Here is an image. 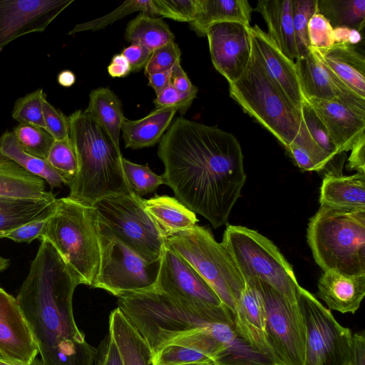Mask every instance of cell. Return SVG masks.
Segmentation results:
<instances>
[{
  "label": "cell",
  "mask_w": 365,
  "mask_h": 365,
  "mask_svg": "<svg viewBox=\"0 0 365 365\" xmlns=\"http://www.w3.org/2000/svg\"><path fill=\"white\" fill-rule=\"evenodd\" d=\"M164 184L214 228L227 223L246 181L241 145L231 133L178 117L159 141Z\"/></svg>",
  "instance_id": "cell-1"
},
{
  "label": "cell",
  "mask_w": 365,
  "mask_h": 365,
  "mask_svg": "<svg viewBox=\"0 0 365 365\" xmlns=\"http://www.w3.org/2000/svg\"><path fill=\"white\" fill-rule=\"evenodd\" d=\"M79 284L55 247L41 240L16 299L44 365H94L97 349L86 341L73 316Z\"/></svg>",
  "instance_id": "cell-2"
},
{
  "label": "cell",
  "mask_w": 365,
  "mask_h": 365,
  "mask_svg": "<svg viewBox=\"0 0 365 365\" xmlns=\"http://www.w3.org/2000/svg\"><path fill=\"white\" fill-rule=\"evenodd\" d=\"M68 118L69 138L78 162L68 197L92 205L106 196L131 192L123 171L120 147L85 110H77Z\"/></svg>",
  "instance_id": "cell-3"
},
{
  "label": "cell",
  "mask_w": 365,
  "mask_h": 365,
  "mask_svg": "<svg viewBox=\"0 0 365 365\" xmlns=\"http://www.w3.org/2000/svg\"><path fill=\"white\" fill-rule=\"evenodd\" d=\"M307 237L324 272L365 274V211L320 206L309 220Z\"/></svg>",
  "instance_id": "cell-4"
},
{
  "label": "cell",
  "mask_w": 365,
  "mask_h": 365,
  "mask_svg": "<svg viewBox=\"0 0 365 365\" xmlns=\"http://www.w3.org/2000/svg\"><path fill=\"white\" fill-rule=\"evenodd\" d=\"M98 215L92 205L66 197L56 199L40 240L58 252L81 284L92 286L100 264Z\"/></svg>",
  "instance_id": "cell-5"
},
{
  "label": "cell",
  "mask_w": 365,
  "mask_h": 365,
  "mask_svg": "<svg viewBox=\"0 0 365 365\" xmlns=\"http://www.w3.org/2000/svg\"><path fill=\"white\" fill-rule=\"evenodd\" d=\"M229 91L242 110L284 148L294 140L300 127L301 113L279 91L252 52L241 76L229 83Z\"/></svg>",
  "instance_id": "cell-6"
},
{
  "label": "cell",
  "mask_w": 365,
  "mask_h": 365,
  "mask_svg": "<svg viewBox=\"0 0 365 365\" xmlns=\"http://www.w3.org/2000/svg\"><path fill=\"white\" fill-rule=\"evenodd\" d=\"M165 244L199 273L233 317L245 282L222 243L196 225L168 237Z\"/></svg>",
  "instance_id": "cell-7"
},
{
  "label": "cell",
  "mask_w": 365,
  "mask_h": 365,
  "mask_svg": "<svg viewBox=\"0 0 365 365\" xmlns=\"http://www.w3.org/2000/svg\"><path fill=\"white\" fill-rule=\"evenodd\" d=\"M221 243L245 281L260 280L289 299L297 301L301 286L292 265L271 240L256 230L228 225Z\"/></svg>",
  "instance_id": "cell-8"
},
{
  "label": "cell",
  "mask_w": 365,
  "mask_h": 365,
  "mask_svg": "<svg viewBox=\"0 0 365 365\" xmlns=\"http://www.w3.org/2000/svg\"><path fill=\"white\" fill-rule=\"evenodd\" d=\"M100 264L92 287L118 297L155 289L160 260L148 262L98 217Z\"/></svg>",
  "instance_id": "cell-9"
},
{
  "label": "cell",
  "mask_w": 365,
  "mask_h": 365,
  "mask_svg": "<svg viewBox=\"0 0 365 365\" xmlns=\"http://www.w3.org/2000/svg\"><path fill=\"white\" fill-rule=\"evenodd\" d=\"M92 206L112 232L141 258L148 262L160 260L166 239L140 196L133 191L111 195Z\"/></svg>",
  "instance_id": "cell-10"
},
{
  "label": "cell",
  "mask_w": 365,
  "mask_h": 365,
  "mask_svg": "<svg viewBox=\"0 0 365 365\" xmlns=\"http://www.w3.org/2000/svg\"><path fill=\"white\" fill-rule=\"evenodd\" d=\"M245 282L255 287L261 299L267 339L277 365H304L306 329L297 301L289 299L260 280Z\"/></svg>",
  "instance_id": "cell-11"
},
{
  "label": "cell",
  "mask_w": 365,
  "mask_h": 365,
  "mask_svg": "<svg viewBox=\"0 0 365 365\" xmlns=\"http://www.w3.org/2000/svg\"><path fill=\"white\" fill-rule=\"evenodd\" d=\"M155 289L200 313L210 322L234 326L232 314L210 286L165 243Z\"/></svg>",
  "instance_id": "cell-12"
},
{
  "label": "cell",
  "mask_w": 365,
  "mask_h": 365,
  "mask_svg": "<svg viewBox=\"0 0 365 365\" xmlns=\"http://www.w3.org/2000/svg\"><path fill=\"white\" fill-rule=\"evenodd\" d=\"M297 301L306 329L304 365H344L352 356V334L331 311L300 287Z\"/></svg>",
  "instance_id": "cell-13"
},
{
  "label": "cell",
  "mask_w": 365,
  "mask_h": 365,
  "mask_svg": "<svg viewBox=\"0 0 365 365\" xmlns=\"http://www.w3.org/2000/svg\"><path fill=\"white\" fill-rule=\"evenodd\" d=\"M74 0H0V52L23 36L42 33Z\"/></svg>",
  "instance_id": "cell-14"
},
{
  "label": "cell",
  "mask_w": 365,
  "mask_h": 365,
  "mask_svg": "<svg viewBox=\"0 0 365 365\" xmlns=\"http://www.w3.org/2000/svg\"><path fill=\"white\" fill-rule=\"evenodd\" d=\"M250 27L238 22H222L212 26L206 34L212 64L228 83L238 79L250 62Z\"/></svg>",
  "instance_id": "cell-15"
},
{
  "label": "cell",
  "mask_w": 365,
  "mask_h": 365,
  "mask_svg": "<svg viewBox=\"0 0 365 365\" xmlns=\"http://www.w3.org/2000/svg\"><path fill=\"white\" fill-rule=\"evenodd\" d=\"M252 54L289 103L299 113L304 98L295 62L287 57L258 25L250 27Z\"/></svg>",
  "instance_id": "cell-16"
},
{
  "label": "cell",
  "mask_w": 365,
  "mask_h": 365,
  "mask_svg": "<svg viewBox=\"0 0 365 365\" xmlns=\"http://www.w3.org/2000/svg\"><path fill=\"white\" fill-rule=\"evenodd\" d=\"M0 354L29 363L38 350L24 314L16 300L0 287Z\"/></svg>",
  "instance_id": "cell-17"
},
{
  "label": "cell",
  "mask_w": 365,
  "mask_h": 365,
  "mask_svg": "<svg viewBox=\"0 0 365 365\" xmlns=\"http://www.w3.org/2000/svg\"><path fill=\"white\" fill-rule=\"evenodd\" d=\"M306 101L325 125L340 153L351 150L365 132V116L338 101L310 98Z\"/></svg>",
  "instance_id": "cell-18"
},
{
  "label": "cell",
  "mask_w": 365,
  "mask_h": 365,
  "mask_svg": "<svg viewBox=\"0 0 365 365\" xmlns=\"http://www.w3.org/2000/svg\"><path fill=\"white\" fill-rule=\"evenodd\" d=\"M233 321L235 331L242 339L274 361L267 339L263 305L258 292L248 282H245L237 302Z\"/></svg>",
  "instance_id": "cell-19"
},
{
  "label": "cell",
  "mask_w": 365,
  "mask_h": 365,
  "mask_svg": "<svg viewBox=\"0 0 365 365\" xmlns=\"http://www.w3.org/2000/svg\"><path fill=\"white\" fill-rule=\"evenodd\" d=\"M298 78L304 100L320 98L339 101L350 88L309 52L296 59Z\"/></svg>",
  "instance_id": "cell-20"
},
{
  "label": "cell",
  "mask_w": 365,
  "mask_h": 365,
  "mask_svg": "<svg viewBox=\"0 0 365 365\" xmlns=\"http://www.w3.org/2000/svg\"><path fill=\"white\" fill-rule=\"evenodd\" d=\"M365 295V274L346 275L324 272L317 283V296L329 310L354 314Z\"/></svg>",
  "instance_id": "cell-21"
},
{
  "label": "cell",
  "mask_w": 365,
  "mask_h": 365,
  "mask_svg": "<svg viewBox=\"0 0 365 365\" xmlns=\"http://www.w3.org/2000/svg\"><path fill=\"white\" fill-rule=\"evenodd\" d=\"M311 49L338 78L365 98V57L356 46L334 43L326 48Z\"/></svg>",
  "instance_id": "cell-22"
},
{
  "label": "cell",
  "mask_w": 365,
  "mask_h": 365,
  "mask_svg": "<svg viewBox=\"0 0 365 365\" xmlns=\"http://www.w3.org/2000/svg\"><path fill=\"white\" fill-rule=\"evenodd\" d=\"M319 202L324 207L365 211V174L329 172L322 180Z\"/></svg>",
  "instance_id": "cell-23"
},
{
  "label": "cell",
  "mask_w": 365,
  "mask_h": 365,
  "mask_svg": "<svg viewBox=\"0 0 365 365\" xmlns=\"http://www.w3.org/2000/svg\"><path fill=\"white\" fill-rule=\"evenodd\" d=\"M56 201L53 194L43 198L0 196V238L27 223L50 217Z\"/></svg>",
  "instance_id": "cell-24"
},
{
  "label": "cell",
  "mask_w": 365,
  "mask_h": 365,
  "mask_svg": "<svg viewBox=\"0 0 365 365\" xmlns=\"http://www.w3.org/2000/svg\"><path fill=\"white\" fill-rule=\"evenodd\" d=\"M255 10L263 17L268 36L289 59L298 58L292 0H259Z\"/></svg>",
  "instance_id": "cell-25"
},
{
  "label": "cell",
  "mask_w": 365,
  "mask_h": 365,
  "mask_svg": "<svg viewBox=\"0 0 365 365\" xmlns=\"http://www.w3.org/2000/svg\"><path fill=\"white\" fill-rule=\"evenodd\" d=\"M108 333L117 345L123 365H155L150 346L119 307L109 315Z\"/></svg>",
  "instance_id": "cell-26"
},
{
  "label": "cell",
  "mask_w": 365,
  "mask_h": 365,
  "mask_svg": "<svg viewBox=\"0 0 365 365\" xmlns=\"http://www.w3.org/2000/svg\"><path fill=\"white\" fill-rule=\"evenodd\" d=\"M177 110L172 108H156L138 120L125 118L122 136L125 147L133 150L155 145L173 122Z\"/></svg>",
  "instance_id": "cell-27"
},
{
  "label": "cell",
  "mask_w": 365,
  "mask_h": 365,
  "mask_svg": "<svg viewBox=\"0 0 365 365\" xmlns=\"http://www.w3.org/2000/svg\"><path fill=\"white\" fill-rule=\"evenodd\" d=\"M253 9L247 0H199L195 19L190 28L200 37L208 29L222 22H238L250 26Z\"/></svg>",
  "instance_id": "cell-28"
},
{
  "label": "cell",
  "mask_w": 365,
  "mask_h": 365,
  "mask_svg": "<svg viewBox=\"0 0 365 365\" xmlns=\"http://www.w3.org/2000/svg\"><path fill=\"white\" fill-rule=\"evenodd\" d=\"M143 203L165 239L193 227L198 222L195 212L175 197L155 195L143 200Z\"/></svg>",
  "instance_id": "cell-29"
},
{
  "label": "cell",
  "mask_w": 365,
  "mask_h": 365,
  "mask_svg": "<svg viewBox=\"0 0 365 365\" xmlns=\"http://www.w3.org/2000/svg\"><path fill=\"white\" fill-rule=\"evenodd\" d=\"M85 112L95 119L114 144L120 147V133L125 118L122 103L114 92L106 87L92 90Z\"/></svg>",
  "instance_id": "cell-30"
},
{
  "label": "cell",
  "mask_w": 365,
  "mask_h": 365,
  "mask_svg": "<svg viewBox=\"0 0 365 365\" xmlns=\"http://www.w3.org/2000/svg\"><path fill=\"white\" fill-rule=\"evenodd\" d=\"M52 194L46 191L44 180L0 155V196L43 198Z\"/></svg>",
  "instance_id": "cell-31"
},
{
  "label": "cell",
  "mask_w": 365,
  "mask_h": 365,
  "mask_svg": "<svg viewBox=\"0 0 365 365\" xmlns=\"http://www.w3.org/2000/svg\"><path fill=\"white\" fill-rule=\"evenodd\" d=\"M0 155L14 161L31 175L42 178L52 188L66 185L62 175L46 160L30 155L21 148L12 130H6L0 136Z\"/></svg>",
  "instance_id": "cell-32"
},
{
  "label": "cell",
  "mask_w": 365,
  "mask_h": 365,
  "mask_svg": "<svg viewBox=\"0 0 365 365\" xmlns=\"http://www.w3.org/2000/svg\"><path fill=\"white\" fill-rule=\"evenodd\" d=\"M300 128L315 157L328 165L340 153L325 125L312 106L304 101L301 109Z\"/></svg>",
  "instance_id": "cell-33"
},
{
  "label": "cell",
  "mask_w": 365,
  "mask_h": 365,
  "mask_svg": "<svg viewBox=\"0 0 365 365\" xmlns=\"http://www.w3.org/2000/svg\"><path fill=\"white\" fill-rule=\"evenodd\" d=\"M125 38L139 43L151 52L174 41V34L162 18L140 13L127 25Z\"/></svg>",
  "instance_id": "cell-34"
},
{
  "label": "cell",
  "mask_w": 365,
  "mask_h": 365,
  "mask_svg": "<svg viewBox=\"0 0 365 365\" xmlns=\"http://www.w3.org/2000/svg\"><path fill=\"white\" fill-rule=\"evenodd\" d=\"M317 12L334 29L347 27L361 32L365 26V0H317Z\"/></svg>",
  "instance_id": "cell-35"
},
{
  "label": "cell",
  "mask_w": 365,
  "mask_h": 365,
  "mask_svg": "<svg viewBox=\"0 0 365 365\" xmlns=\"http://www.w3.org/2000/svg\"><path fill=\"white\" fill-rule=\"evenodd\" d=\"M140 11L150 16L157 15V11L153 5V0H129L125 1L117 9L108 13L106 16L94 20L76 24L68 33V35H74L77 33L86 31H98L112 24L115 21L136 12Z\"/></svg>",
  "instance_id": "cell-36"
},
{
  "label": "cell",
  "mask_w": 365,
  "mask_h": 365,
  "mask_svg": "<svg viewBox=\"0 0 365 365\" xmlns=\"http://www.w3.org/2000/svg\"><path fill=\"white\" fill-rule=\"evenodd\" d=\"M46 99V93L41 88L19 98L11 110L12 118L19 123L45 129L43 103Z\"/></svg>",
  "instance_id": "cell-37"
},
{
  "label": "cell",
  "mask_w": 365,
  "mask_h": 365,
  "mask_svg": "<svg viewBox=\"0 0 365 365\" xmlns=\"http://www.w3.org/2000/svg\"><path fill=\"white\" fill-rule=\"evenodd\" d=\"M121 164L129 188L140 197L154 192L164 184L163 175L153 173L147 165L137 164L123 157Z\"/></svg>",
  "instance_id": "cell-38"
},
{
  "label": "cell",
  "mask_w": 365,
  "mask_h": 365,
  "mask_svg": "<svg viewBox=\"0 0 365 365\" xmlns=\"http://www.w3.org/2000/svg\"><path fill=\"white\" fill-rule=\"evenodd\" d=\"M12 132L25 152L45 160L55 140L45 129L31 125L19 123Z\"/></svg>",
  "instance_id": "cell-39"
},
{
  "label": "cell",
  "mask_w": 365,
  "mask_h": 365,
  "mask_svg": "<svg viewBox=\"0 0 365 365\" xmlns=\"http://www.w3.org/2000/svg\"><path fill=\"white\" fill-rule=\"evenodd\" d=\"M292 18L298 58L310 51L308 24L310 18L317 12V0H292Z\"/></svg>",
  "instance_id": "cell-40"
},
{
  "label": "cell",
  "mask_w": 365,
  "mask_h": 365,
  "mask_svg": "<svg viewBox=\"0 0 365 365\" xmlns=\"http://www.w3.org/2000/svg\"><path fill=\"white\" fill-rule=\"evenodd\" d=\"M46 160L62 175L68 186L78 170L77 158L70 138L54 140Z\"/></svg>",
  "instance_id": "cell-41"
},
{
  "label": "cell",
  "mask_w": 365,
  "mask_h": 365,
  "mask_svg": "<svg viewBox=\"0 0 365 365\" xmlns=\"http://www.w3.org/2000/svg\"><path fill=\"white\" fill-rule=\"evenodd\" d=\"M155 365H190L215 363L207 355L176 344L168 345L154 354Z\"/></svg>",
  "instance_id": "cell-42"
},
{
  "label": "cell",
  "mask_w": 365,
  "mask_h": 365,
  "mask_svg": "<svg viewBox=\"0 0 365 365\" xmlns=\"http://www.w3.org/2000/svg\"><path fill=\"white\" fill-rule=\"evenodd\" d=\"M157 15L191 23L196 16L199 0H153Z\"/></svg>",
  "instance_id": "cell-43"
},
{
  "label": "cell",
  "mask_w": 365,
  "mask_h": 365,
  "mask_svg": "<svg viewBox=\"0 0 365 365\" xmlns=\"http://www.w3.org/2000/svg\"><path fill=\"white\" fill-rule=\"evenodd\" d=\"M180 56L181 51L175 41L155 49L144 68L145 76L171 70L180 62Z\"/></svg>",
  "instance_id": "cell-44"
},
{
  "label": "cell",
  "mask_w": 365,
  "mask_h": 365,
  "mask_svg": "<svg viewBox=\"0 0 365 365\" xmlns=\"http://www.w3.org/2000/svg\"><path fill=\"white\" fill-rule=\"evenodd\" d=\"M197 93L198 88L196 86L190 92L181 93L170 83L156 95L153 103L156 108H172L184 114L191 106Z\"/></svg>",
  "instance_id": "cell-45"
},
{
  "label": "cell",
  "mask_w": 365,
  "mask_h": 365,
  "mask_svg": "<svg viewBox=\"0 0 365 365\" xmlns=\"http://www.w3.org/2000/svg\"><path fill=\"white\" fill-rule=\"evenodd\" d=\"M43 116L45 130L55 140L69 138V118L47 99L43 103Z\"/></svg>",
  "instance_id": "cell-46"
},
{
  "label": "cell",
  "mask_w": 365,
  "mask_h": 365,
  "mask_svg": "<svg viewBox=\"0 0 365 365\" xmlns=\"http://www.w3.org/2000/svg\"><path fill=\"white\" fill-rule=\"evenodd\" d=\"M308 36L311 48H326L334 43L333 28L318 12L313 14L309 19Z\"/></svg>",
  "instance_id": "cell-47"
},
{
  "label": "cell",
  "mask_w": 365,
  "mask_h": 365,
  "mask_svg": "<svg viewBox=\"0 0 365 365\" xmlns=\"http://www.w3.org/2000/svg\"><path fill=\"white\" fill-rule=\"evenodd\" d=\"M94 365H123L117 345L109 333L97 348Z\"/></svg>",
  "instance_id": "cell-48"
},
{
  "label": "cell",
  "mask_w": 365,
  "mask_h": 365,
  "mask_svg": "<svg viewBox=\"0 0 365 365\" xmlns=\"http://www.w3.org/2000/svg\"><path fill=\"white\" fill-rule=\"evenodd\" d=\"M48 217L27 223L6 235L5 238L16 242L26 243L39 239Z\"/></svg>",
  "instance_id": "cell-49"
},
{
  "label": "cell",
  "mask_w": 365,
  "mask_h": 365,
  "mask_svg": "<svg viewBox=\"0 0 365 365\" xmlns=\"http://www.w3.org/2000/svg\"><path fill=\"white\" fill-rule=\"evenodd\" d=\"M121 53L128 60L131 72H138L145 68L152 52L139 43H132Z\"/></svg>",
  "instance_id": "cell-50"
},
{
  "label": "cell",
  "mask_w": 365,
  "mask_h": 365,
  "mask_svg": "<svg viewBox=\"0 0 365 365\" xmlns=\"http://www.w3.org/2000/svg\"><path fill=\"white\" fill-rule=\"evenodd\" d=\"M346 169L365 174V133L359 138L351 148Z\"/></svg>",
  "instance_id": "cell-51"
},
{
  "label": "cell",
  "mask_w": 365,
  "mask_h": 365,
  "mask_svg": "<svg viewBox=\"0 0 365 365\" xmlns=\"http://www.w3.org/2000/svg\"><path fill=\"white\" fill-rule=\"evenodd\" d=\"M285 149L299 168L305 171H318L312 158L304 148L292 143Z\"/></svg>",
  "instance_id": "cell-52"
},
{
  "label": "cell",
  "mask_w": 365,
  "mask_h": 365,
  "mask_svg": "<svg viewBox=\"0 0 365 365\" xmlns=\"http://www.w3.org/2000/svg\"><path fill=\"white\" fill-rule=\"evenodd\" d=\"M171 83L178 91L181 93L190 92L195 86L192 84L182 68L180 62L177 63L172 68Z\"/></svg>",
  "instance_id": "cell-53"
},
{
  "label": "cell",
  "mask_w": 365,
  "mask_h": 365,
  "mask_svg": "<svg viewBox=\"0 0 365 365\" xmlns=\"http://www.w3.org/2000/svg\"><path fill=\"white\" fill-rule=\"evenodd\" d=\"M334 43H349L356 46L362 40L361 32L347 27L333 29Z\"/></svg>",
  "instance_id": "cell-54"
},
{
  "label": "cell",
  "mask_w": 365,
  "mask_h": 365,
  "mask_svg": "<svg viewBox=\"0 0 365 365\" xmlns=\"http://www.w3.org/2000/svg\"><path fill=\"white\" fill-rule=\"evenodd\" d=\"M351 365H365V334L364 331L352 334Z\"/></svg>",
  "instance_id": "cell-55"
},
{
  "label": "cell",
  "mask_w": 365,
  "mask_h": 365,
  "mask_svg": "<svg viewBox=\"0 0 365 365\" xmlns=\"http://www.w3.org/2000/svg\"><path fill=\"white\" fill-rule=\"evenodd\" d=\"M108 72L111 77H125L131 72L130 64L122 53L113 56L112 61L108 66Z\"/></svg>",
  "instance_id": "cell-56"
},
{
  "label": "cell",
  "mask_w": 365,
  "mask_h": 365,
  "mask_svg": "<svg viewBox=\"0 0 365 365\" xmlns=\"http://www.w3.org/2000/svg\"><path fill=\"white\" fill-rule=\"evenodd\" d=\"M171 76L172 69L151 74L148 76V86L153 88L157 95L171 83Z\"/></svg>",
  "instance_id": "cell-57"
},
{
  "label": "cell",
  "mask_w": 365,
  "mask_h": 365,
  "mask_svg": "<svg viewBox=\"0 0 365 365\" xmlns=\"http://www.w3.org/2000/svg\"><path fill=\"white\" fill-rule=\"evenodd\" d=\"M76 79L74 73L70 70H63L57 76L58 83L66 88L72 86L75 83Z\"/></svg>",
  "instance_id": "cell-58"
},
{
  "label": "cell",
  "mask_w": 365,
  "mask_h": 365,
  "mask_svg": "<svg viewBox=\"0 0 365 365\" xmlns=\"http://www.w3.org/2000/svg\"><path fill=\"white\" fill-rule=\"evenodd\" d=\"M0 365H44L41 359H34L31 362L26 363L6 358L0 354Z\"/></svg>",
  "instance_id": "cell-59"
},
{
  "label": "cell",
  "mask_w": 365,
  "mask_h": 365,
  "mask_svg": "<svg viewBox=\"0 0 365 365\" xmlns=\"http://www.w3.org/2000/svg\"><path fill=\"white\" fill-rule=\"evenodd\" d=\"M10 266V259L0 255V272L6 270Z\"/></svg>",
  "instance_id": "cell-60"
},
{
  "label": "cell",
  "mask_w": 365,
  "mask_h": 365,
  "mask_svg": "<svg viewBox=\"0 0 365 365\" xmlns=\"http://www.w3.org/2000/svg\"><path fill=\"white\" fill-rule=\"evenodd\" d=\"M190 365H216L215 363H207V364H190Z\"/></svg>",
  "instance_id": "cell-61"
},
{
  "label": "cell",
  "mask_w": 365,
  "mask_h": 365,
  "mask_svg": "<svg viewBox=\"0 0 365 365\" xmlns=\"http://www.w3.org/2000/svg\"><path fill=\"white\" fill-rule=\"evenodd\" d=\"M344 365H351V361H349V362H347V363L344 364Z\"/></svg>",
  "instance_id": "cell-62"
}]
</instances>
